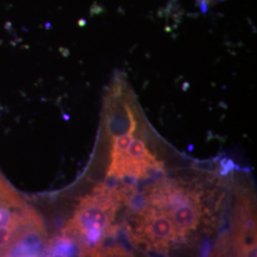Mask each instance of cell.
<instances>
[{
    "label": "cell",
    "instance_id": "obj_3",
    "mask_svg": "<svg viewBox=\"0 0 257 257\" xmlns=\"http://www.w3.org/2000/svg\"><path fill=\"white\" fill-rule=\"evenodd\" d=\"M127 230L134 245L159 252H167L181 239L167 212L148 203L138 209Z\"/></svg>",
    "mask_w": 257,
    "mask_h": 257
},
{
    "label": "cell",
    "instance_id": "obj_7",
    "mask_svg": "<svg viewBox=\"0 0 257 257\" xmlns=\"http://www.w3.org/2000/svg\"><path fill=\"white\" fill-rule=\"evenodd\" d=\"M17 228H0V257H3L12 245Z\"/></svg>",
    "mask_w": 257,
    "mask_h": 257
},
{
    "label": "cell",
    "instance_id": "obj_6",
    "mask_svg": "<svg viewBox=\"0 0 257 257\" xmlns=\"http://www.w3.org/2000/svg\"><path fill=\"white\" fill-rule=\"evenodd\" d=\"M92 257H135L128 249L119 244H111L107 247H101L94 250Z\"/></svg>",
    "mask_w": 257,
    "mask_h": 257
},
{
    "label": "cell",
    "instance_id": "obj_1",
    "mask_svg": "<svg viewBox=\"0 0 257 257\" xmlns=\"http://www.w3.org/2000/svg\"><path fill=\"white\" fill-rule=\"evenodd\" d=\"M97 184L80 199L73 216L61 230L75 239L82 251H93L115 233L113 221L122 204L128 203L137 193L134 184L122 179H109ZM81 251V252H82Z\"/></svg>",
    "mask_w": 257,
    "mask_h": 257
},
{
    "label": "cell",
    "instance_id": "obj_5",
    "mask_svg": "<svg viewBox=\"0 0 257 257\" xmlns=\"http://www.w3.org/2000/svg\"><path fill=\"white\" fill-rule=\"evenodd\" d=\"M43 257H79L82 251L75 239L60 232L47 241Z\"/></svg>",
    "mask_w": 257,
    "mask_h": 257
},
{
    "label": "cell",
    "instance_id": "obj_4",
    "mask_svg": "<svg viewBox=\"0 0 257 257\" xmlns=\"http://www.w3.org/2000/svg\"><path fill=\"white\" fill-rule=\"evenodd\" d=\"M230 245L234 257H256L255 205L246 190H240L236 195Z\"/></svg>",
    "mask_w": 257,
    "mask_h": 257
},
{
    "label": "cell",
    "instance_id": "obj_2",
    "mask_svg": "<svg viewBox=\"0 0 257 257\" xmlns=\"http://www.w3.org/2000/svg\"><path fill=\"white\" fill-rule=\"evenodd\" d=\"M143 202L167 212L174 222L180 238L199 227L202 216L200 194L183 180L158 177L142 192Z\"/></svg>",
    "mask_w": 257,
    "mask_h": 257
}]
</instances>
